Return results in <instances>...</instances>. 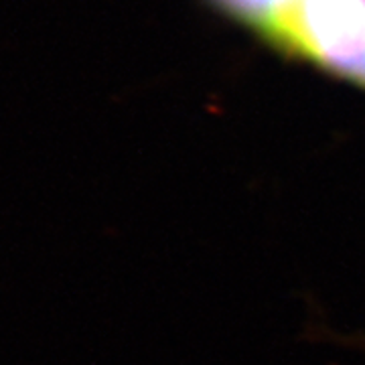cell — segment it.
I'll return each mask as SVG.
<instances>
[{
	"label": "cell",
	"mask_w": 365,
	"mask_h": 365,
	"mask_svg": "<svg viewBox=\"0 0 365 365\" xmlns=\"http://www.w3.org/2000/svg\"><path fill=\"white\" fill-rule=\"evenodd\" d=\"M270 35L365 83V0H294Z\"/></svg>",
	"instance_id": "obj_1"
},
{
	"label": "cell",
	"mask_w": 365,
	"mask_h": 365,
	"mask_svg": "<svg viewBox=\"0 0 365 365\" xmlns=\"http://www.w3.org/2000/svg\"><path fill=\"white\" fill-rule=\"evenodd\" d=\"M223 6L232 9L246 21L262 26L270 33L276 21L287 13L294 0H220Z\"/></svg>",
	"instance_id": "obj_2"
}]
</instances>
